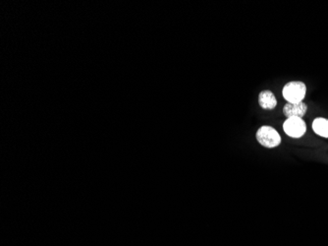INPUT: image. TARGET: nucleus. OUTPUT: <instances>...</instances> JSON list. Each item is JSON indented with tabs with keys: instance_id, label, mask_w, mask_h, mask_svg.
Wrapping results in <instances>:
<instances>
[{
	"instance_id": "nucleus-1",
	"label": "nucleus",
	"mask_w": 328,
	"mask_h": 246,
	"mask_svg": "<svg viewBox=\"0 0 328 246\" xmlns=\"http://www.w3.org/2000/svg\"><path fill=\"white\" fill-rule=\"evenodd\" d=\"M282 95L289 104L301 103L307 95V86L301 81L287 83L282 90Z\"/></svg>"
},
{
	"instance_id": "nucleus-2",
	"label": "nucleus",
	"mask_w": 328,
	"mask_h": 246,
	"mask_svg": "<svg viewBox=\"0 0 328 246\" xmlns=\"http://www.w3.org/2000/svg\"><path fill=\"white\" fill-rule=\"evenodd\" d=\"M256 137L261 146L269 149L278 147L282 141L277 130L267 125L261 126L260 129H258Z\"/></svg>"
},
{
	"instance_id": "nucleus-3",
	"label": "nucleus",
	"mask_w": 328,
	"mask_h": 246,
	"mask_svg": "<svg viewBox=\"0 0 328 246\" xmlns=\"http://www.w3.org/2000/svg\"><path fill=\"white\" fill-rule=\"evenodd\" d=\"M283 130L291 138H301L307 132V124L300 117H289L283 123Z\"/></svg>"
},
{
	"instance_id": "nucleus-4",
	"label": "nucleus",
	"mask_w": 328,
	"mask_h": 246,
	"mask_svg": "<svg viewBox=\"0 0 328 246\" xmlns=\"http://www.w3.org/2000/svg\"><path fill=\"white\" fill-rule=\"evenodd\" d=\"M308 106L304 103H298V104H289L287 103L283 108V114L289 118V117H300L303 118L305 114L307 113Z\"/></svg>"
},
{
	"instance_id": "nucleus-5",
	"label": "nucleus",
	"mask_w": 328,
	"mask_h": 246,
	"mask_svg": "<svg viewBox=\"0 0 328 246\" xmlns=\"http://www.w3.org/2000/svg\"><path fill=\"white\" fill-rule=\"evenodd\" d=\"M259 104L263 110H271L276 108L277 100L270 91H262L259 95Z\"/></svg>"
},
{
	"instance_id": "nucleus-6",
	"label": "nucleus",
	"mask_w": 328,
	"mask_h": 246,
	"mask_svg": "<svg viewBox=\"0 0 328 246\" xmlns=\"http://www.w3.org/2000/svg\"><path fill=\"white\" fill-rule=\"evenodd\" d=\"M313 130L318 136L328 138V119L323 117H317L312 124Z\"/></svg>"
}]
</instances>
